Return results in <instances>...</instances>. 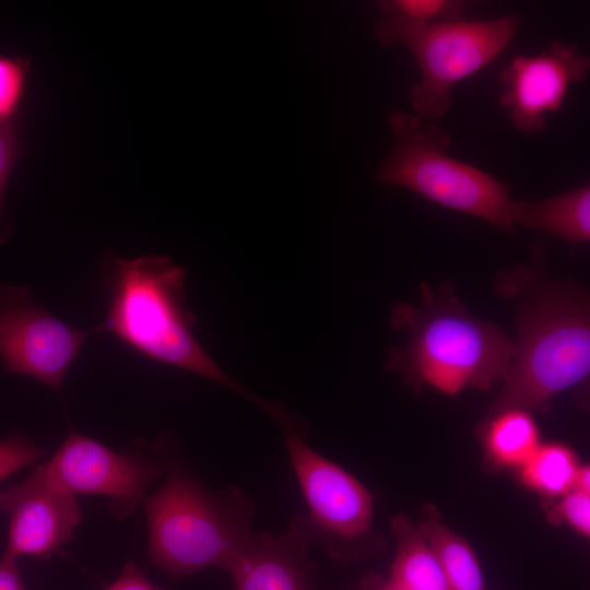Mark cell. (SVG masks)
<instances>
[{
    "mask_svg": "<svg viewBox=\"0 0 590 590\" xmlns=\"http://www.w3.org/2000/svg\"><path fill=\"white\" fill-rule=\"evenodd\" d=\"M559 516L577 532L590 534V494L571 489L562 495Z\"/></svg>",
    "mask_w": 590,
    "mask_h": 590,
    "instance_id": "obj_22",
    "label": "cell"
},
{
    "mask_svg": "<svg viewBox=\"0 0 590 590\" xmlns=\"http://www.w3.org/2000/svg\"><path fill=\"white\" fill-rule=\"evenodd\" d=\"M27 74L24 60L0 55V123L13 121L25 93Z\"/></svg>",
    "mask_w": 590,
    "mask_h": 590,
    "instance_id": "obj_19",
    "label": "cell"
},
{
    "mask_svg": "<svg viewBox=\"0 0 590 590\" xmlns=\"http://www.w3.org/2000/svg\"><path fill=\"white\" fill-rule=\"evenodd\" d=\"M573 489L590 494V470L588 465H579Z\"/></svg>",
    "mask_w": 590,
    "mask_h": 590,
    "instance_id": "obj_25",
    "label": "cell"
},
{
    "mask_svg": "<svg viewBox=\"0 0 590 590\" xmlns=\"http://www.w3.org/2000/svg\"><path fill=\"white\" fill-rule=\"evenodd\" d=\"M98 331L54 317L26 286L0 283V359L8 374L34 377L59 392L83 343Z\"/></svg>",
    "mask_w": 590,
    "mask_h": 590,
    "instance_id": "obj_8",
    "label": "cell"
},
{
    "mask_svg": "<svg viewBox=\"0 0 590 590\" xmlns=\"http://www.w3.org/2000/svg\"><path fill=\"white\" fill-rule=\"evenodd\" d=\"M417 527L434 552L450 590H486L479 559L460 534L430 510Z\"/></svg>",
    "mask_w": 590,
    "mask_h": 590,
    "instance_id": "obj_15",
    "label": "cell"
},
{
    "mask_svg": "<svg viewBox=\"0 0 590 590\" xmlns=\"http://www.w3.org/2000/svg\"><path fill=\"white\" fill-rule=\"evenodd\" d=\"M20 155V137L15 123H0V245L11 235V223L4 210V197L10 175Z\"/></svg>",
    "mask_w": 590,
    "mask_h": 590,
    "instance_id": "obj_20",
    "label": "cell"
},
{
    "mask_svg": "<svg viewBox=\"0 0 590 590\" xmlns=\"http://www.w3.org/2000/svg\"><path fill=\"white\" fill-rule=\"evenodd\" d=\"M0 512L10 519L5 553L49 559L72 540L82 520L75 494L35 467L21 483L0 489Z\"/></svg>",
    "mask_w": 590,
    "mask_h": 590,
    "instance_id": "obj_10",
    "label": "cell"
},
{
    "mask_svg": "<svg viewBox=\"0 0 590 590\" xmlns=\"http://www.w3.org/2000/svg\"><path fill=\"white\" fill-rule=\"evenodd\" d=\"M44 455V449L22 435L0 439V481L33 464Z\"/></svg>",
    "mask_w": 590,
    "mask_h": 590,
    "instance_id": "obj_21",
    "label": "cell"
},
{
    "mask_svg": "<svg viewBox=\"0 0 590 590\" xmlns=\"http://www.w3.org/2000/svg\"><path fill=\"white\" fill-rule=\"evenodd\" d=\"M169 461L162 449L117 452L70 429L56 453L43 464L71 493L106 496L110 514L122 519L138 509L145 489L166 473Z\"/></svg>",
    "mask_w": 590,
    "mask_h": 590,
    "instance_id": "obj_9",
    "label": "cell"
},
{
    "mask_svg": "<svg viewBox=\"0 0 590 590\" xmlns=\"http://www.w3.org/2000/svg\"><path fill=\"white\" fill-rule=\"evenodd\" d=\"M418 306L396 303L390 323L404 330V347L393 349L388 366L406 379L456 396L467 387L488 390L503 381L515 345L494 322L470 312L445 282L434 288L422 283Z\"/></svg>",
    "mask_w": 590,
    "mask_h": 590,
    "instance_id": "obj_2",
    "label": "cell"
},
{
    "mask_svg": "<svg viewBox=\"0 0 590 590\" xmlns=\"http://www.w3.org/2000/svg\"><path fill=\"white\" fill-rule=\"evenodd\" d=\"M311 543L299 514L282 533H257L226 573L235 590H316L317 567L308 557Z\"/></svg>",
    "mask_w": 590,
    "mask_h": 590,
    "instance_id": "obj_12",
    "label": "cell"
},
{
    "mask_svg": "<svg viewBox=\"0 0 590 590\" xmlns=\"http://www.w3.org/2000/svg\"><path fill=\"white\" fill-rule=\"evenodd\" d=\"M0 590H27L20 574L17 557L5 552L0 558Z\"/></svg>",
    "mask_w": 590,
    "mask_h": 590,
    "instance_id": "obj_24",
    "label": "cell"
},
{
    "mask_svg": "<svg viewBox=\"0 0 590 590\" xmlns=\"http://www.w3.org/2000/svg\"><path fill=\"white\" fill-rule=\"evenodd\" d=\"M166 474L143 500L149 564L173 579L211 568L227 571L257 534L251 498L236 486L212 491L172 460Z\"/></svg>",
    "mask_w": 590,
    "mask_h": 590,
    "instance_id": "obj_4",
    "label": "cell"
},
{
    "mask_svg": "<svg viewBox=\"0 0 590 590\" xmlns=\"http://www.w3.org/2000/svg\"><path fill=\"white\" fill-rule=\"evenodd\" d=\"M496 287L506 297H518L517 340L491 413L545 412L556 394L589 376L588 294L576 284L523 268L506 272Z\"/></svg>",
    "mask_w": 590,
    "mask_h": 590,
    "instance_id": "obj_1",
    "label": "cell"
},
{
    "mask_svg": "<svg viewBox=\"0 0 590 590\" xmlns=\"http://www.w3.org/2000/svg\"><path fill=\"white\" fill-rule=\"evenodd\" d=\"M281 426L294 474L307 505L304 512L311 542L340 562L366 553L373 529L374 502L369 491L351 473L311 448L294 420L278 408L272 414Z\"/></svg>",
    "mask_w": 590,
    "mask_h": 590,
    "instance_id": "obj_7",
    "label": "cell"
},
{
    "mask_svg": "<svg viewBox=\"0 0 590 590\" xmlns=\"http://www.w3.org/2000/svg\"><path fill=\"white\" fill-rule=\"evenodd\" d=\"M590 59L574 43L554 40L536 56L519 55L499 72V104L515 128L535 133L560 109L568 87L586 79Z\"/></svg>",
    "mask_w": 590,
    "mask_h": 590,
    "instance_id": "obj_11",
    "label": "cell"
},
{
    "mask_svg": "<svg viewBox=\"0 0 590 590\" xmlns=\"http://www.w3.org/2000/svg\"><path fill=\"white\" fill-rule=\"evenodd\" d=\"M487 451L499 465L521 467L539 447V429L530 412L508 409L493 415L485 430Z\"/></svg>",
    "mask_w": 590,
    "mask_h": 590,
    "instance_id": "obj_16",
    "label": "cell"
},
{
    "mask_svg": "<svg viewBox=\"0 0 590 590\" xmlns=\"http://www.w3.org/2000/svg\"><path fill=\"white\" fill-rule=\"evenodd\" d=\"M514 226L540 231L566 243L578 245L590 240L589 182L548 198L514 200Z\"/></svg>",
    "mask_w": 590,
    "mask_h": 590,
    "instance_id": "obj_13",
    "label": "cell"
},
{
    "mask_svg": "<svg viewBox=\"0 0 590 590\" xmlns=\"http://www.w3.org/2000/svg\"><path fill=\"white\" fill-rule=\"evenodd\" d=\"M103 267L109 307L99 331L111 332L150 358L201 375L263 406L266 400L231 378L196 340L181 267L164 256L121 259L111 253L104 257Z\"/></svg>",
    "mask_w": 590,
    "mask_h": 590,
    "instance_id": "obj_3",
    "label": "cell"
},
{
    "mask_svg": "<svg viewBox=\"0 0 590 590\" xmlns=\"http://www.w3.org/2000/svg\"><path fill=\"white\" fill-rule=\"evenodd\" d=\"M385 16L400 17L417 24L462 20L464 3L457 0H385L377 3Z\"/></svg>",
    "mask_w": 590,
    "mask_h": 590,
    "instance_id": "obj_18",
    "label": "cell"
},
{
    "mask_svg": "<svg viewBox=\"0 0 590 590\" xmlns=\"http://www.w3.org/2000/svg\"><path fill=\"white\" fill-rule=\"evenodd\" d=\"M105 590H169L151 581L137 563L125 564L119 576Z\"/></svg>",
    "mask_w": 590,
    "mask_h": 590,
    "instance_id": "obj_23",
    "label": "cell"
},
{
    "mask_svg": "<svg viewBox=\"0 0 590 590\" xmlns=\"http://www.w3.org/2000/svg\"><path fill=\"white\" fill-rule=\"evenodd\" d=\"M393 145L376 180L405 188L434 203L514 232L511 187L491 174L449 156L451 138L435 122L392 110Z\"/></svg>",
    "mask_w": 590,
    "mask_h": 590,
    "instance_id": "obj_5",
    "label": "cell"
},
{
    "mask_svg": "<svg viewBox=\"0 0 590 590\" xmlns=\"http://www.w3.org/2000/svg\"><path fill=\"white\" fill-rule=\"evenodd\" d=\"M373 590H403L397 585H394L390 579L379 583Z\"/></svg>",
    "mask_w": 590,
    "mask_h": 590,
    "instance_id": "obj_26",
    "label": "cell"
},
{
    "mask_svg": "<svg viewBox=\"0 0 590 590\" xmlns=\"http://www.w3.org/2000/svg\"><path fill=\"white\" fill-rule=\"evenodd\" d=\"M397 552L389 579L403 590H450L444 571L417 526L404 515L393 518Z\"/></svg>",
    "mask_w": 590,
    "mask_h": 590,
    "instance_id": "obj_14",
    "label": "cell"
},
{
    "mask_svg": "<svg viewBox=\"0 0 590 590\" xmlns=\"http://www.w3.org/2000/svg\"><path fill=\"white\" fill-rule=\"evenodd\" d=\"M579 468L575 453L559 444L539 445L520 467L523 482L545 495H564L573 489Z\"/></svg>",
    "mask_w": 590,
    "mask_h": 590,
    "instance_id": "obj_17",
    "label": "cell"
},
{
    "mask_svg": "<svg viewBox=\"0 0 590 590\" xmlns=\"http://www.w3.org/2000/svg\"><path fill=\"white\" fill-rule=\"evenodd\" d=\"M519 26L515 14L434 24L385 16L376 24L375 35L381 45L402 44L413 55L421 80L410 88L411 103L416 116L435 122L447 114L455 85L496 59Z\"/></svg>",
    "mask_w": 590,
    "mask_h": 590,
    "instance_id": "obj_6",
    "label": "cell"
}]
</instances>
